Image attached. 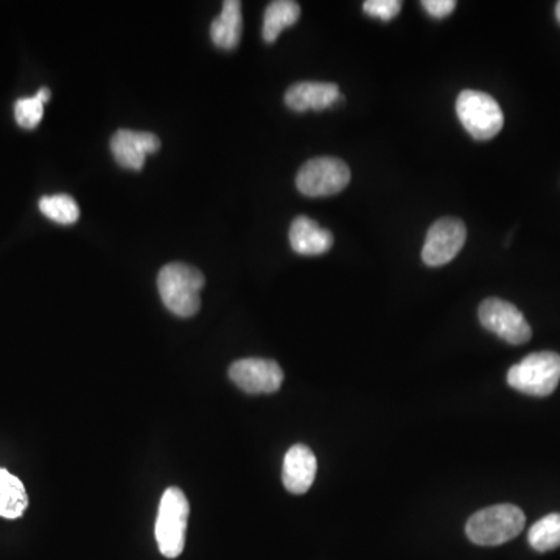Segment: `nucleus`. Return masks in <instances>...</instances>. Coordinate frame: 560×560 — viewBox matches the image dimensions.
<instances>
[{
	"label": "nucleus",
	"instance_id": "nucleus-1",
	"mask_svg": "<svg viewBox=\"0 0 560 560\" xmlns=\"http://www.w3.org/2000/svg\"><path fill=\"white\" fill-rule=\"evenodd\" d=\"M204 282L203 273L186 263H168L158 274L162 302L179 318H190L200 312Z\"/></svg>",
	"mask_w": 560,
	"mask_h": 560
},
{
	"label": "nucleus",
	"instance_id": "nucleus-2",
	"mask_svg": "<svg viewBox=\"0 0 560 560\" xmlns=\"http://www.w3.org/2000/svg\"><path fill=\"white\" fill-rule=\"evenodd\" d=\"M525 522L522 509L514 504H497L473 514L467 522L466 534L476 545H503L523 531Z\"/></svg>",
	"mask_w": 560,
	"mask_h": 560
},
{
	"label": "nucleus",
	"instance_id": "nucleus-3",
	"mask_svg": "<svg viewBox=\"0 0 560 560\" xmlns=\"http://www.w3.org/2000/svg\"><path fill=\"white\" fill-rule=\"evenodd\" d=\"M189 512V500L181 489L170 487L165 490L159 503L154 536L159 551L167 559H176L184 550Z\"/></svg>",
	"mask_w": 560,
	"mask_h": 560
},
{
	"label": "nucleus",
	"instance_id": "nucleus-4",
	"mask_svg": "<svg viewBox=\"0 0 560 560\" xmlns=\"http://www.w3.org/2000/svg\"><path fill=\"white\" fill-rule=\"evenodd\" d=\"M560 382V355L556 352L529 354L508 372L511 388L534 397H546Z\"/></svg>",
	"mask_w": 560,
	"mask_h": 560
},
{
	"label": "nucleus",
	"instance_id": "nucleus-5",
	"mask_svg": "<svg viewBox=\"0 0 560 560\" xmlns=\"http://www.w3.org/2000/svg\"><path fill=\"white\" fill-rule=\"evenodd\" d=\"M456 114L467 133L476 140L494 139L504 125L503 111L492 95L462 91L456 100Z\"/></svg>",
	"mask_w": 560,
	"mask_h": 560
},
{
	"label": "nucleus",
	"instance_id": "nucleus-6",
	"mask_svg": "<svg viewBox=\"0 0 560 560\" xmlns=\"http://www.w3.org/2000/svg\"><path fill=\"white\" fill-rule=\"evenodd\" d=\"M349 182L350 170L346 162L332 156L310 159L302 165L296 176L299 192L312 198L343 192Z\"/></svg>",
	"mask_w": 560,
	"mask_h": 560
},
{
	"label": "nucleus",
	"instance_id": "nucleus-7",
	"mask_svg": "<svg viewBox=\"0 0 560 560\" xmlns=\"http://www.w3.org/2000/svg\"><path fill=\"white\" fill-rule=\"evenodd\" d=\"M478 316L484 329L500 336L506 343L518 346L531 340V326L511 302L498 298L486 299L481 302Z\"/></svg>",
	"mask_w": 560,
	"mask_h": 560
},
{
	"label": "nucleus",
	"instance_id": "nucleus-8",
	"mask_svg": "<svg viewBox=\"0 0 560 560\" xmlns=\"http://www.w3.org/2000/svg\"><path fill=\"white\" fill-rule=\"evenodd\" d=\"M466 238V224L458 218H441L428 229L422 260L428 266H442L452 262L464 248Z\"/></svg>",
	"mask_w": 560,
	"mask_h": 560
},
{
	"label": "nucleus",
	"instance_id": "nucleus-9",
	"mask_svg": "<svg viewBox=\"0 0 560 560\" xmlns=\"http://www.w3.org/2000/svg\"><path fill=\"white\" fill-rule=\"evenodd\" d=\"M229 378L248 394H273L284 382V371L273 360L243 358L231 364Z\"/></svg>",
	"mask_w": 560,
	"mask_h": 560
},
{
	"label": "nucleus",
	"instance_id": "nucleus-10",
	"mask_svg": "<svg viewBox=\"0 0 560 560\" xmlns=\"http://www.w3.org/2000/svg\"><path fill=\"white\" fill-rule=\"evenodd\" d=\"M109 147L120 167L139 172L144 167L148 154L156 153L161 148V140L153 133L119 130L112 136Z\"/></svg>",
	"mask_w": 560,
	"mask_h": 560
},
{
	"label": "nucleus",
	"instance_id": "nucleus-11",
	"mask_svg": "<svg viewBox=\"0 0 560 560\" xmlns=\"http://www.w3.org/2000/svg\"><path fill=\"white\" fill-rule=\"evenodd\" d=\"M343 100L340 88L333 83H319V81H301L288 88L285 92V103L288 108L296 112L322 111L332 108Z\"/></svg>",
	"mask_w": 560,
	"mask_h": 560
},
{
	"label": "nucleus",
	"instance_id": "nucleus-12",
	"mask_svg": "<svg viewBox=\"0 0 560 560\" xmlns=\"http://www.w3.org/2000/svg\"><path fill=\"white\" fill-rule=\"evenodd\" d=\"M318 461L315 453L304 444H296L288 450L284 458L282 481L291 494L302 495L313 486Z\"/></svg>",
	"mask_w": 560,
	"mask_h": 560
},
{
	"label": "nucleus",
	"instance_id": "nucleus-13",
	"mask_svg": "<svg viewBox=\"0 0 560 560\" xmlns=\"http://www.w3.org/2000/svg\"><path fill=\"white\" fill-rule=\"evenodd\" d=\"M290 245L301 256H321L333 246V234L322 229L315 220L296 217L290 226Z\"/></svg>",
	"mask_w": 560,
	"mask_h": 560
},
{
	"label": "nucleus",
	"instance_id": "nucleus-14",
	"mask_svg": "<svg viewBox=\"0 0 560 560\" xmlns=\"http://www.w3.org/2000/svg\"><path fill=\"white\" fill-rule=\"evenodd\" d=\"M242 32V2L226 0L221 8V13L210 25V38L218 49L232 50L242 39Z\"/></svg>",
	"mask_w": 560,
	"mask_h": 560
},
{
	"label": "nucleus",
	"instance_id": "nucleus-15",
	"mask_svg": "<svg viewBox=\"0 0 560 560\" xmlns=\"http://www.w3.org/2000/svg\"><path fill=\"white\" fill-rule=\"evenodd\" d=\"M301 16V7L293 0L271 2L263 16L262 36L265 42L273 44L285 28L296 24Z\"/></svg>",
	"mask_w": 560,
	"mask_h": 560
},
{
	"label": "nucleus",
	"instance_id": "nucleus-16",
	"mask_svg": "<svg viewBox=\"0 0 560 560\" xmlns=\"http://www.w3.org/2000/svg\"><path fill=\"white\" fill-rule=\"evenodd\" d=\"M28 506L27 490L18 476L0 467V517L16 520Z\"/></svg>",
	"mask_w": 560,
	"mask_h": 560
},
{
	"label": "nucleus",
	"instance_id": "nucleus-17",
	"mask_svg": "<svg viewBox=\"0 0 560 560\" xmlns=\"http://www.w3.org/2000/svg\"><path fill=\"white\" fill-rule=\"evenodd\" d=\"M529 545L539 553L556 550L560 546V514L540 518L528 532Z\"/></svg>",
	"mask_w": 560,
	"mask_h": 560
},
{
	"label": "nucleus",
	"instance_id": "nucleus-18",
	"mask_svg": "<svg viewBox=\"0 0 560 560\" xmlns=\"http://www.w3.org/2000/svg\"><path fill=\"white\" fill-rule=\"evenodd\" d=\"M39 210L46 215L49 220L60 224H74L80 218V207L72 196L52 195L42 196L39 201Z\"/></svg>",
	"mask_w": 560,
	"mask_h": 560
},
{
	"label": "nucleus",
	"instance_id": "nucleus-19",
	"mask_svg": "<svg viewBox=\"0 0 560 560\" xmlns=\"http://www.w3.org/2000/svg\"><path fill=\"white\" fill-rule=\"evenodd\" d=\"M44 105L46 103L38 95L18 100L14 105V117L18 125L24 130H35L44 116Z\"/></svg>",
	"mask_w": 560,
	"mask_h": 560
},
{
	"label": "nucleus",
	"instance_id": "nucleus-20",
	"mask_svg": "<svg viewBox=\"0 0 560 560\" xmlns=\"http://www.w3.org/2000/svg\"><path fill=\"white\" fill-rule=\"evenodd\" d=\"M363 10L371 18L385 22L391 21L402 10V2L399 0H368V2H364Z\"/></svg>",
	"mask_w": 560,
	"mask_h": 560
},
{
	"label": "nucleus",
	"instance_id": "nucleus-21",
	"mask_svg": "<svg viewBox=\"0 0 560 560\" xmlns=\"http://www.w3.org/2000/svg\"><path fill=\"white\" fill-rule=\"evenodd\" d=\"M422 7L436 19L447 18L456 8L455 0H424Z\"/></svg>",
	"mask_w": 560,
	"mask_h": 560
},
{
	"label": "nucleus",
	"instance_id": "nucleus-22",
	"mask_svg": "<svg viewBox=\"0 0 560 560\" xmlns=\"http://www.w3.org/2000/svg\"><path fill=\"white\" fill-rule=\"evenodd\" d=\"M36 95H38L44 103H47L50 100V91L47 88L39 89V91L36 92Z\"/></svg>",
	"mask_w": 560,
	"mask_h": 560
},
{
	"label": "nucleus",
	"instance_id": "nucleus-23",
	"mask_svg": "<svg viewBox=\"0 0 560 560\" xmlns=\"http://www.w3.org/2000/svg\"><path fill=\"white\" fill-rule=\"evenodd\" d=\"M556 18H557V21H559V24H560V2H559V4L556 5Z\"/></svg>",
	"mask_w": 560,
	"mask_h": 560
}]
</instances>
